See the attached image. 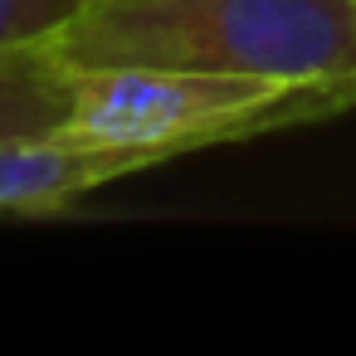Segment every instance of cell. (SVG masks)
I'll return each instance as SVG.
<instances>
[{"label": "cell", "mask_w": 356, "mask_h": 356, "mask_svg": "<svg viewBox=\"0 0 356 356\" xmlns=\"http://www.w3.org/2000/svg\"><path fill=\"white\" fill-rule=\"evenodd\" d=\"M152 166V156L93 142L74 127L6 137L0 142V215H59L74 200Z\"/></svg>", "instance_id": "3957f363"}, {"label": "cell", "mask_w": 356, "mask_h": 356, "mask_svg": "<svg viewBox=\"0 0 356 356\" xmlns=\"http://www.w3.org/2000/svg\"><path fill=\"white\" fill-rule=\"evenodd\" d=\"M346 88L356 93V49H351V64H346Z\"/></svg>", "instance_id": "8992f818"}, {"label": "cell", "mask_w": 356, "mask_h": 356, "mask_svg": "<svg viewBox=\"0 0 356 356\" xmlns=\"http://www.w3.org/2000/svg\"><path fill=\"white\" fill-rule=\"evenodd\" d=\"M79 10L83 0H0V54L54 44Z\"/></svg>", "instance_id": "5b68a950"}, {"label": "cell", "mask_w": 356, "mask_h": 356, "mask_svg": "<svg viewBox=\"0 0 356 356\" xmlns=\"http://www.w3.org/2000/svg\"><path fill=\"white\" fill-rule=\"evenodd\" d=\"M356 0H83L54 40L69 69H205L283 83H341Z\"/></svg>", "instance_id": "6da1fadb"}, {"label": "cell", "mask_w": 356, "mask_h": 356, "mask_svg": "<svg viewBox=\"0 0 356 356\" xmlns=\"http://www.w3.org/2000/svg\"><path fill=\"white\" fill-rule=\"evenodd\" d=\"M69 122V64L54 44L0 54V142Z\"/></svg>", "instance_id": "277c9868"}, {"label": "cell", "mask_w": 356, "mask_h": 356, "mask_svg": "<svg viewBox=\"0 0 356 356\" xmlns=\"http://www.w3.org/2000/svg\"><path fill=\"white\" fill-rule=\"evenodd\" d=\"M346 108H356V93L341 83H283L254 74L113 64V69H69L64 127L93 142L142 152L156 166H166L205 147L327 122Z\"/></svg>", "instance_id": "7a4b0ae2"}]
</instances>
